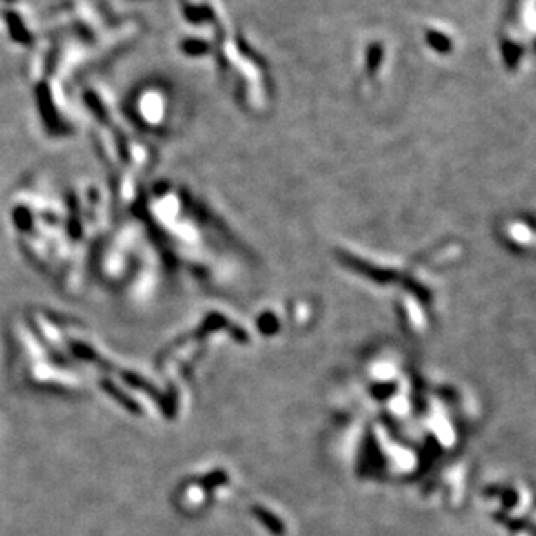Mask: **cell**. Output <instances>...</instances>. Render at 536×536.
Returning a JSON list of instances; mask_svg holds the SVG:
<instances>
[{
    "label": "cell",
    "mask_w": 536,
    "mask_h": 536,
    "mask_svg": "<svg viewBox=\"0 0 536 536\" xmlns=\"http://www.w3.org/2000/svg\"><path fill=\"white\" fill-rule=\"evenodd\" d=\"M4 18H6V23H8L9 33H11V37L14 39L16 42H19V44H25V45L32 42V37H30L28 30H26L25 25H23L19 14L8 11L4 14Z\"/></svg>",
    "instance_id": "6da1fadb"
}]
</instances>
